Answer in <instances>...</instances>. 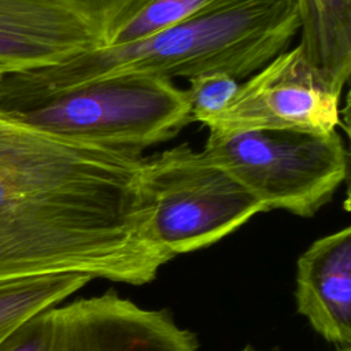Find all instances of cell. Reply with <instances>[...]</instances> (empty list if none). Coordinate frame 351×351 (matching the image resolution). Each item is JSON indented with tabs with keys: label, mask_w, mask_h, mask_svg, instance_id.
I'll return each mask as SVG.
<instances>
[{
	"label": "cell",
	"mask_w": 351,
	"mask_h": 351,
	"mask_svg": "<svg viewBox=\"0 0 351 351\" xmlns=\"http://www.w3.org/2000/svg\"><path fill=\"white\" fill-rule=\"evenodd\" d=\"M143 155L0 111V280L82 273L143 285L170 261L147 239Z\"/></svg>",
	"instance_id": "6da1fadb"
},
{
	"label": "cell",
	"mask_w": 351,
	"mask_h": 351,
	"mask_svg": "<svg viewBox=\"0 0 351 351\" xmlns=\"http://www.w3.org/2000/svg\"><path fill=\"white\" fill-rule=\"evenodd\" d=\"M298 30L295 0H243L138 41L4 74L0 103L111 77L171 81L219 70L240 80L287 49Z\"/></svg>",
	"instance_id": "7a4b0ae2"
},
{
	"label": "cell",
	"mask_w": 351,
	"mask_h": 351,
	"mask_svg": "<svg viewBox=\"0 0 351 351\" xmlns=\"http://www.w3.org/2000/svg\"><path fill=\"white\" fill-rule=\"evenodd\" d=\"M0 111L51 134L138 154L192 122L185 89L148 77L93 80L1 101Z\"/></svg>",
	"instance_id": "3957f363"
},
{
	"label": "cell",
	"mask_w": 351,
	"mask_h": 351,
	"mask_svg": "<svg viewBox=\"0 0 351 351\" xmlns=\"http://www.w3.org/2000/svg\"><path fill=\"white\" fill-rule=\"evenodd\" d=\"M140 184L147 239L170 259L211 245L266 211L248 189L189 144L143 158Z\"/></svg>",
	"instance_id": "277c9868"
},
{
	"label": "cell",
	"mask_w": 351,
	"mask_h": 351,
	"mask_svg": "<svg viewBox=\"0 0 351 351\" xmlns=\"http://www.w3.org/2000/svg\"><path fill=\"white\" fill-rule=\"evenodd\" d=\"M202 152L226 170L266 208L313 217L347 177L341 136L296 130L208 134Z\"/></svg>",
	"instance_id": "5b68a950"
},
{
	"label": "cell",
	"mask_w": 351,
	"mask_h": 351,
	"mask_svg": "<svg viewBox=\"0 0 351 351\" xmlns=\"http://www.w3.org/2000/svg\"><path fill=\"white\" fill-rule=\"evenodd\" d=\"M167 308L148 310L115 289L51 306L21 324L0 351H197Z\"/></svg>",
	"instance_id": "8992f818"
},
{
	"label": "cell",
	"mask_w": 351,
	"mask_h": 351,
	"mask_svg": "<svg viewBox=\"0 0 351 351\" xmlns=\"http://www.w3.org/2000/svg\"><path fill=\"white\" fill-rule=\"evenodd\" d=\"M341 92L307 62L296 45L239 84L228 106L204 126L214 136L248 130L330 133L341 125Z\"/></svg>",
	"instance_id": "52a82bcc"
},
{
	"label": "cell",
	"mask_w": 351,
	"mask_h": 351,
	"mask_svg": "<svg viewBox=\"0 0 351 351\" xmlns=\"http://www.w3.org/2000/svg\"><path fill=\"white\" fill-rule=\"evenodd\" d=\"M103 44L100 33L64 0H0V71L59 63Z\"/></svg>",
	"instance_id": "ba28073f"
},
{
	"label": "cell",
	"mask_w": 351,
	"mask_h": 351,
	"mask_svg": "<svg viewBox=\"0 0 351 351\" xmlns=\"http://www.w3.org/2000/svg\"><path fill=\"white\" fill-rule=\"evenodd\" d=\"M296 310L326 341L351 344V228L315 240L296 263Z\"/></svg>",
	"instance_id": "9c48e42d"
},
{
	"label": "cell",
	"mask_w": 351,
	"mask_h": 351,
	"mask_svg": "<svg viewBox=\"0 0 351 351\" xmlns=\"http://www.w3.org/2000/svg\"><path fill=\"white\" fill-rule=\"evenodd\" d=\"M307 62L343 90L351 71V0H295Z\"/></svg>",
	"instance_id": "30bf717a"
},
{
	"label": "cell",
	"mask_w": 351,
	"mask_h": 351,
	"mask_svg": "<svg viewBox=\"0 0 351 351\" xmlns=\"http://www.w3.org/2000/svg\"><path fill=\"white\" fill-rule=\"evenodd\" d=\"M90 280V276L82 273L0 280V344L32 315L60 303Z\"/></svg>",
	"instance_id": "8fae6325"
},
{
	"label": "cell",
	"mask_w": 351,
	"mask_h": 351,
	"mask_svg": "<svg viewBox=\"0 0 351 351\" xmlns=\"http://www.w3.org/2000/svg\"><path fill=\"white\" fill-rule=\"evenodd\" d=\"M243 0H136L107 30L101 45L138 41Z\"/></svg>",
	"instance_id": "7c38bea8"
},
{
	"label": "cell",
	"mask_w": 351,
	"mask_h": 351,
	"mask_svg": "<svg viewBox=\"0 0 351 351\" xmlns=\"http://www.w3.org/2000/svg\"><path fill=\"white\" fill-rule=\"evenodd\" d=\"M185 95L189 103L191 121L203 125L219 114L234 96L239 82L226 71H207L188 78Z\"/></svg>",
	"instance_id": "4fadbf2b"
},
{
	"label": "cell",
	"mask_w": 351,
	"mask_h": 351,
	"mask_svg": "<svg viewBox=\"0 0 351 351\" xmlns=\"http://www.w3.org/2000/svg\"><path fill=\"white\" fill-rule=\"evenodd\" d=\"M81 14L104 38L112 23L136 0H64Z\"/></svg>",
	"instance_id": "5bb4252c"
},
{
	"label": "cell",
	"mask_w": 351,
	"mask_h": 351,
	"mask_svg": "<svg viewBox=\"0 0 351 351\" xmlns=\"http://www.w3.org/2000/svg\"><path fill=\"white\" fill-rule=\"evenodd\" d=\"M337 351H351V347L350 346H344V347H339Z\"/></svg>",
	"instance_id": "9a60e30c"
},
{
	"label": "cell",
	"mask_w": 351,
	"mask_h": 351,
	"mask_svg": "<svg viewBox=\"0 0 351 351\" xmlns=\"http://www.w3.org/2000/svg\"><path fill=\"white\" fill-rule=\"evenodd\" d=\"M243 351H256V350H255V348H252V347H250V346H248V347H245V348H244V350H243Z\"/></svg>",
	"instance_id": "2e32d148"
},
{
	"label": "cell",
	"mask_w": 351,
	"mask_h": 351,
	"mask_svg": "<svg viewBox=\"0 0 351 351\" xmlns=\"http://www.w3.org/2000/svg\"><path fill=\"white\" fill-rule=\"evenodd\" d=\"M3 75H4V74L0 71V80H1V77H3Z\"/></svg>",
	"instance_id": "e0dca14e"
}]
</instances>
